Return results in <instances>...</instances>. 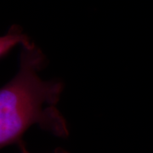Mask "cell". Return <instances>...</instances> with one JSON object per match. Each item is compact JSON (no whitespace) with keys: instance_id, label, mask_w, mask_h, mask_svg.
Masks as SVG:
<instances>
[{"instance_id":"obj_1","label":"cell","mask_w":153,"mask_h":153,"mask_svg":"<svg viewBox=\"0 0 153 153\" xmlns=\"http://www.w3.org/2000/svg\"><path fill=\"white\" fill-rule=\"evenodd\" d=\"M20 70L0 90V146L19 142L33 124L57 135L67 134L65 119L55 105L63 83L43 81L38 75L45 65L42 51L28 40L22 41Z\"/></svg>"},{"instance_id":"obj_2","label":"cell","mask_w":153,"mask_h":153,"mask_svg":"<svg viewBox=\"0 0 153 153\" xmlns=\"http://www.w3.org/2000/svg\"><path fill=\"white\" fill-rule=\"evenodd\" d=\"M21 148H22V153H29L27 151L26 147H25V146H23L22 144L21 145Z\"/></svg>"}]
</instances>
